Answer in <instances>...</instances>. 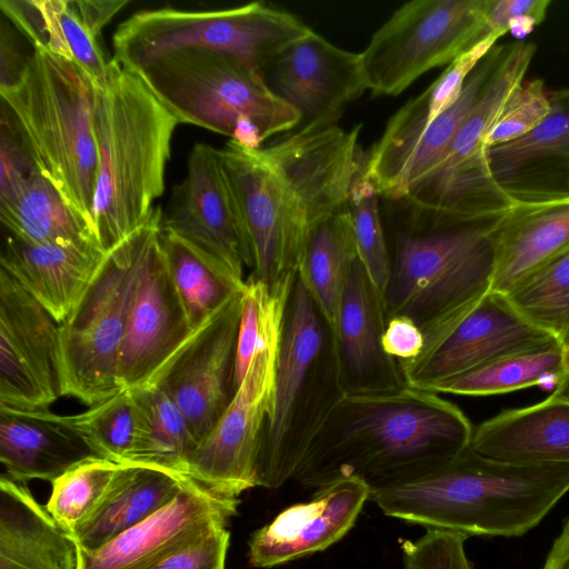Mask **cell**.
Here are the masks:
<instances>
[{
  "label": "cell",
  "instance_id": "cell-1",
  "mask_svg": "<svg viewBox=\"0 0 569 569\" xmlns=\"http://www.w3.org/2000/svg\"><path fill=\"white\" fill-rule=\"evenodd\" d=\"M473 427L438 393L406 386L386 393L345 396L293 479L319 488L356 477L373 491L419 478L470 447Z\"/></svg>",
  "mask_w": 569,
  "mask_h": 569
},
{
  "label": "cell",
  "instance_id": "cell-2",
  "mask_svg": "<svg viewBox=\"0 0 569 569\" xmlns=\"http://www.w3.org/2000/svg\"><path fill=\"white\" fill-rule=\"evenodd\" d=\"M569 491V463L518 465L470 447L413 480L373 491L392 518L479 537H519Z\"/></svg>",
  "mask_w": 569,
  "mask_h": 569
},
{
  "label": "cell",
  "instance_id": "cell-3",
  "mask_svg": "<svg viewBox=\"0 0 569 569\" xmlns=\"http://www.w3.org/2000/svg\"><path fill=\"white\" fill-rule=\"evenodd\" d=\"M113 61V60H112ZM97 88L93 227L107 251L143 224L164 191L177 119L141 79L113 61Z\"/></svg>",
  "mask_w": 569,
  "mask_h": 569
},
{
  "label": "cell",
  "instance_id": "cell-4",
  "mask_svg": "<svg viewBox=\"0 0 569 569\" xmlns=\"http://www.w3.org/2000/svg\"><path fill=\"white\" fill-rule=\"evenodd\" d=\"M97 88L74 63L39 48L26 58L18 79L0 88L2 114L36 170L92 227Z\"/></svg>",
  "mask_w": 569,
  "mask_h": 569
},
{
  "label": "cell",
  "instance_id": "cell-5",
  "mask_svg": "<svg viewBox=\"0 0 569 569\" xmlns=\"http://www.w3.org/2000/svg\"><path fill=\"white\" fill-rule=\"evenodd\" d=\"M391 202L396 209L387 234L390 274L382 295L387 320L405 316L423 330L490 290L495 270L490 233L502 214L463 220Z\"/></svg>",
  "mask_w": 569,
  "mask_h": 569
},
{
  "label": "cell",
  "instance_id": "cell-6",
  "mask_svg": "<svg viewBox=\"0 0 569 569\" xmlns=\"http://www.w3.org/2000/svg\"><path fill=\"white\" fill-rule=\"evenodd\" d=\"M345 396L336 330L297 272L279 348L273 408L258 460V486L276 489L293 478Z\"/></svg>",
  "mask_w": 569,
  "mask_h": 569
},
{
  "label": "cell",
  "instance_id": "cell-7",
  "mask_svg": "<svg viewBox=\"0 0 569 569\" xmlns=\"http://www.w3.org/2000/svg\"><path fill=\"white\" fill-rule=\"evenodd\" d=\"M137 74L179 123L194 124L259 149L291 132L300 113L268 86L264 74L219 52L187 50L162 56Z\"/></svg>",
  "mask_w": 569,
  "mask_h": 569
},
{
  "label": "cell",
  "instance_id": "cell-8",
  "mask_svg": "<svg viewBox=\"0 0 569 569\" xmlns=\"http://www.w3.org/2000/svg\"><path fill=\"white\" fill-rule=\"evenodd\" d=\"M311 31L292 13L264 2L219 10H141L114 31L112 60L136 73L172 52L211 51L264 74L280 53Z\"/></svg>",
  "mask_w": 569,
  "mask_h": 569
},
{
  "label": "cell",
  "instance_id": "cell-9",
  "mask_svg": "<svg viewBox=\"0 0 569 569\" xmlns=\"http://www.w3.org/2000/svg\"><path fill=\"white\" fill-rule=\"evenodd\" d=\"M162 213L154 207L143 224L107 250L86 293L59 325L62 396L91 407L122 391L118 360L129 305Z\"/></svg>",
  "mask_w": 569,
  "mask_h": 569
},
{
  "label": "cell",
  "instance_id": "cell-10",
  "mask_svg": "<svg viewBox=\"0 0 569 569\" xmlns=\"http://www.w3.org/2000/svg\"><path fill=\"white\" fill-rule=\"evenodd\" d=\"M532 41L496 44L479 98L438 166L400 200L416 209L455 219L503 214L513 202L493 180L486 137L503 102L523 80L536 53Z\"/></svg>",
  "mask_w": 569,
  "mask_h": 569
},
{
  "label": "cell",
  "instance_id": "cell-11",
  "mask_svg": "<svg viewBox=\"0 0 569 569\" xmlns=\"http://www.w3.org/2000/svg\"><path fill=\"white\" fill-rule=\"evenodd\" d=\"M219 153L250 257L249 277L269 289L293 280L311 231L299 198L262 147L228 140Z\"/></svg>",
  "mask_w": 569,
  "mask_h": 569
},
{
  "label": "cell",
  "instance_id": "cell-12",
  "mask_svg": "<svg viewBox=\"0 0 569 569\" xmlns=\"http://www.w3.org/2000/svg\"><path fill=\"white\" fill-rule=\"evenodd\" d=\"M488 2L415 0L401 6L361 52L369 90L397 96L478 44Z\"/></svg>",
  "mask_w": 569,
  "mask_h": 569
},
{
  "label": "cell",
  "instance_id": "cell-13",
  "mask_svg": "<svg viewBox=\"0 0 569 569\" xmlns=\"http://www.w3.org/2000/svg\"><path fill=\"white\" fill-rule=\"evenodd\" d=\"M422 333L419 356L399 362L406 385L422 390L492 360L560 343L492 290L448 311Z\"/></svg>",
  "mask_w": 569,
  "mask_h": 569
},
{
  "label": "cell",
  "instance_id": "cell-14",
  "mask_svg": "<svg viewBox=\"0 0 569 569\" xmlns=\"http://www.w3.org/2000/svg\"><path fill=\"white\" fill-rule=\"evenodd\" d=\"M281 337L254 355L231 403L188 460L184 476L218 496L237 498L258 487V460L273 408Z\"/></svg>",
  "mask_w": 569,
  "mask_h": 569
},
{
  "label": "cell",
  "instance_id": "cell-15",
  "mask_svg": "<svg viewBox=\"0 0 569 569\" xmlns=\"http://www.w3.org/2000/svg\"><path fill=\"white\" fill-rule=\"evenodd\" d=\"M242 292L208 318L150 383L161 388L179 407L198 445L216 426L238 389Z\"/></svg>",
  "mask_w": 569,
  "mask_h": 569
},
{
  "label": "cell",
  "instance_id": "cell-16",
  "mask_svg": "<svg viewBox=\"0 0 569 569\" xmlns=\"http://www.w3.org/2000/svg\"><path fill=\"white\" fill-rule=\"evenodd\" d=\"M61 396L59 323L0 268V406L46 410Z\"/></svg>",
  "mask_w": 569,
  "mask_h": 569
},
{
  "label": "cell",
  "instance_id": "cell-17",
  "mask_svg": "<svg viewBox=\"0 0 569 569\" xmlns=\"http://www.w3.org/2000/svg\"><path fill=\"white\" fill-rule=\"evenodd\" d=\"M166 262L161 229L146 252L129 305L118 360V385H150L194 333Z\"/></svg>",
  "mask_w": 569,
  "mask_h": 569
},
{
  "label": "cell",
  "instance_id": "cell-18",
  "mask_svg": "<svg viewBox=\"0 0 569 569\" xmlns=\"http://www.w3.org/2000/svg\"><path fill=\"white\" fill-rule=\"evenodd\" d=\"M271 90L301 116L297 129L337 126L345 107L369 90L361 52L341 49L311 31L264 70Z\"/></svg>",
  "mask_w": 569,
  "mask_h": 569
},
{
  "label": "cell",
  "instance_id": "cell-19",
  "mask_svg": "<svg viewBox=\"0 0 569 569\" xmlns=\"http://www.w3.org/2000/svg\"><path fill=\"white\" fill-rule=\"evenodd\" d=\"M161 228L243 278V267L251 264L250 257L219 149L207 143L192 147L187 174L173 188Z\"/></svg>",
  "mask_w": 569,
  "mask_h": 569
},
{
  "label": "cell",
  "instance_id": "cell-20",
  "mask_svg": "<svg viewBox=\"0 0 569 569\" xmlns=\"http://www.w3.org/2000/svg\"><path fill=\"white\" fill-rule=\"evenodd\" d=\"M238 498L218 496L187 478L162 509L92 551L79 549L78 569H150L164 557L237 513Z\"/></svg>",
  "mask_w": 569,
  "mask_h": 569
},
{
  "label": "cell",
  "instance_id": "cell-21",
  "mask_svg": "<svg viewBox=\"0 0 569 569\" xmlns=\"http://www.w3.org/2000/svg\"><path fill=\"white\" fill-rule=\"evenodd\" d=\"M370 496L368 485L356 477L317 488L310 501L288 507L252 533L251 566L270 568L327 549L353 527Z\"/></svg>",
  "mask_w": 569,
  "mask_h": 569
},
{
  "label": "cell",
  "instance_id": "cell-22",
  "mask_svg": "<svg viewBox=\"0 0 569 569\" xmlns=\"http://www.w3.org/2000/svg\"><path fill=\"white\" fill-rule=\"evenodd\" d=\"M486 39L453 60L423 92L407 101L366 156L365 176L388 201L405 194V178L420 140L435 120L460 97L477 64L496 46Z\"/></svg>",
  "mask_w": 569,
  "mask_h": 569
},
{
  "label": "cell",
  "instance_id": "cell-23",
  "mask_svg": "<svg viewBox=\"0 0 569 569\" xmlns=\"http://www.w3.org/2000/svg\"><path fill=\"white\" fill-rule=\"evenodd\" d=\"M550 97V113L536 129L487 147L490 173L513 203L569 200V89Z\"/></svg>",
  "mask_w": 569,
  "mask_h": 569
},
{
  "label": "cell",
  "instance_id": "cell-24",
  "mask_svg": "<svg viewBox=\"0 0 569 569\" xmlns=\"http://www.w3.org/2000/svg\"><path fill=\"white\" fill-rule=\"evenodd\" d=\"M386 325L382 296L358 257L348 276L336 325L346 396L386 393L407 386L399 362L382 348Z\"/></svg>",
  "mask_w": 569,
  "mask_h": 569
},
{
  "label": "cell",
  "instance_id": "cell-25",
  "mask_svg": "<svg viewBox=\"0 0 569 569\" xmlns=\"http://www.w3.org/2000/svg\"><path fill=\"white\" fill-rule=\"evenodd\" d=\"M106 252L94 243L33 244L8 233L0 268L61 325L91 284Z\"/></svg>",
  "mask_w": 569,
  "mask_h": 569
},
{
  "label": "cell",
  "instance_id": "cell-26",
  "mask_svg": "<svg viewBox=\"0 0 569 569\" xmlns=\"http://www.w3.org/2000/svg\"><path fill=\"white\" fill-rule=\"evenodd\" d=\"M495 270L490 290L507 293L569 251V200L513 203L490 233Z\"/></svg>",
  "mask_w": 569,
  "mask_h": 569
},
{
  "label": "cell",
  "instance_id": "cell-27",
  "mask_svg": "<svg viewBox=\"0 0 569 569\" xmlns=\"http://www.w3.org/2000/svg\"><path fill=\"white\" fill-rule=\"evenodd\" d=\"M90 457L97 456L64 416L0 406V461L12 480L52 482Z\"/></svg>",
  "mask_w": 569,
  "mask_h": 569
},
{
  "label": "cell",
  "instance_id": "cell-28",
  "mask_svg": "<svg viewBox=\"0 0 569 569\" xmlns=\"http://www.w3.org/2000/svg\"><path fill=\"white\" fill-rule=\"evenodd\" d=\"M79 548L23 485L0 478V569H78Z\"/></svg>",
  "mask_w": 569,
  "mask_h": 569
},
{
  "label": "cell",
  "instance_id": "cell-29",
  "mask_svg": "<svg viewBox=\"0 0 569 569\" xmlns=\"http://www.w3.org/2000/svg\"><path fill=\"white\" fill-rule=\"evenodd\" d=\"M470 448L510 463H569V402L548 397L505 410L473 428Z\"/></svg>",
  "mask_w": 569,
  "mask_h": 569
},
{
  "label": "cell",
  "instance_id": "cell-30",
  "mask_svg": "<svg viewBox=\"0 0 569 569\" xmlns=\"http://www.w3.org/2000/svg\"><path fill=\"white\" fill-rule=\"evenodd\" d=\"M187 477L132 463H119L97 508L71 537L92 551L149 518L181 491Z\"/></svg>",
  "mask_w": 569,
  "mask_h": 569
},
{
  "label": "cell",
  "instance_id": "cell-31",
  "mask_svg": "<svg viewBox=\"0 0 569 569\" xmlns=\"http://www.w3.org/2000/svg\"><path fill=\"white\" fill-rule=\"evenodd\" d=\"M0 8L33 48L74 63L100 87L109 81L114 63L83 22L76 0H1Z\"/></svg>",
  "mask_w": 569,
  "mask_h": 569
},
{
  "label": "cell",
  "instance_id": "cell-32",
  "mask_svg": "<svg viewBox=\"0 0 569 569\" xmlns=\"http://www.w3.org/2000/svg\"><path fill=\"white\" fill-rule=\"evenodd\" d=\"M0 218L9 234L28 243H94L101 247L93 227L36 169L0 198Z\"/></svg>",
  "mask_w": 569,
  "mask_h": 569
},
{
  "label": "cell",
  "instance_id": "cell-33",
  "mask_svg": "<svg viewBox=\"0 0 569 569\" xmlns=\"http://www.w3.org/2000/svg\"><path fill=\"white\" fill-rule=\"evenodd\" d=\"M130 391L137 410L136 433L121 463L153 467L186 477L188 460L198 442L184 415L156 385Z\"/></svg>",
  "mask_w": 569,
  "mask_h": 569
},
{
  "label": "cell",
  "instance_id": "cell-34",
  "mask_svg": "<svg viewBox=\"0 0 569 569\" xmlns=\"http://www.w3.org/2000/svg\"><path fill=\"white\" fill-rule=\"evenodd\" d=\"M161 244L170 277L193 330L243 291V278L218 259L162 228Z\"/></svg>",
  "mask_w": 569,
  "mask_h": 569
},
{
  "label": "cell",
  "instance_id": "cell-35",
  "mask_svg": "<svg viewBox=\"0 0 569 569\" xmlns=\"http://www.w3.org/2000/svg\"><path fill=\"white\" fill-rule=\"evenodd\" d=\"M357 258L348 207L310 231L298 273L335 330L348 276Z\"/></svg>",
  "mask_w": 569,
  "mask_h": 569
},
{
  "label": "cell",
  "instance_id": "cell-36",
  "mask_svg": "<svg viewBox=\"0 0 569 569\" xmlns=\"http://www.w3.org/2000/svg\"><path fill=\"white\" fill-rule=\"evenodd\" d=\"M565 372V349L559 343L492 360L439 381L427 391L480 397L533 386L555 388Z\"/></svg>",
  "mask_w": 569,
  "mask_h": 569
},
{
  "label": "cell",
  "instance_id": "cell-37",
  "mask_svg": "<svg viewBox=\"0 0 569 569\" xmlns=\"http://www.w3.org/2000/svg\"><path fill=\"white\" fill-rule=\"evenodd\" d=\"M503 295L530 323L560 340L569 322V251Z\"/></svg>",
  "mask_w": 569,
  "mask_h": 569
},
{
  "label": "cell",
  "instance_id": "cell-38",
  "mask_svg": "<svg viewBox=\"0 0 569 569\" xmlns=\"http://www.w3.org/2000/svg\"><path fill=\"white\" fill-rule=\"evenodd\" d=\"M295 279L274 289H269L251 277L246 280L237 346L238 387L254 355L282 336L287 305Z\"/></svg>",
  "mask_w": 569,
  "mask_h": 569
},
{
  "label": "cell",
  "instance_id": "cell-39",
  "mask_svg": "<svg viewBox=\"0 0 569 569\" xmlns=\"http://www.w3.org/2000/svg\"><path fill=\"white\" fill-rule=\"evenodd\" d=\"M118 465L108 459L90 457L51 482L46 508L70 536L97 508Z\"/></svg>",
  "mask_w": 569,
  "mask_h": 569
},
{
  "label": "cell",
  "instance_id": "cell-40",
  "mask_svg": "<svg viewBox=\"0 0 569 569\" xmlns=\"http://www.w3.org/2000/svg\"><path fill=\"white\" fill-rule=\"evenodd\" d=\"M64 417L97 457L121 463L129 453L137 423L130 390H122L81 413Z\"/></svg>",
  "mask_w": 569,
  "mask_h": 569
},
{
  "label": "cell",
  "instance_id": "cell-41",
  "mask_svg": "<svg viewBox=\"0 0 569 569\" xmlns=\"http://www.w3.org/2000/svg\"><path fill=\"white\" fill-rule=\"evenodd\" d=\"M495 56L496 46L469 74L459 99L440 114L423 134L406 173L403 197L413 186L427 177L442 159L456 133L475 107L491 70Z\"/></svg>",
  "mask_w": 569,
  "mask_h": 569
},
{
  "label": "cell",
  "instance_id": "cell-42",
  "mask_svg": "<svg viewBox=\"0 0 569 569\" xmlns=\"http://www.w3.org/2000/svg\"><path fill=\"white\" fill-rule=\"evenodd\" d=\"M379 198L376 187L363 171L351 187L347 206L358 257L382 296L390 274V254Z\"/></svg>",
  "mask_w": 569,
  "mask_h": 569
},
{
  "label": "cell",
  "instance_id": "cell-43",
  "mask_svg": "<svg viewBox=\"0 0 569 569\" xmlns=\"http://www.w3.org/2000/svg\"><path fill=\"white\" fill-rule=\"evenodd\" d=\"M551 97L541 79L522 81L503 102L487 137L492 147L519 139L536 129L550 113Z\"/></svg>",
  "mask_w": 569,
  "mask_h": 569
},
{
  "label": "cell",
  "instance_id": "cell-44",
  "mask_svg": "<svg viewBox=\"0 0 569 569\" xmlns=\"http://www.w3.org/2000/svg\"><path fill=\"white\" fill-rule=\"evenodd\" d=\"M467 536L427 529L417 540H402L403 569H472L465 551Z\"/></svg>",
  "mask_w": 569,
  "mask_h": 569
},
{
  "label": "cell",
  "instance_id": "cell-45",
  "mask_svg": "<svg viewBox=\"0 0 569 569\" xmlns=\"http://www.w3.org/2000/svg\"><path fill=\"white\" fill-rule=\"evenodd\" d=\"M550 0H489L479 42L510 32L523 40L546 18Z\"/></svg>",
  "mask_w": 569,
  "mask_h": 569
},
{
  "label": "cell",
  "instance_id": "cell-46",
  "mask_svg": "<svg viewBox=\"0 0 569 569\" xmlns=\"http://www.w3.org/2000/svg\"><path fill=\"white\" fill-rule=\"evenodd\" d=\"M226 523L198 535L150 569H224L230 533Z\"/></svg>",
  "mask_w": 569,
  "mask_h": 569
},
{
  "label": "cell",
  "instance_id": "cell-47",
  "mask_svg": "<svg viewBox=\"0 0 569 569\" xmlns=\"http://www.w3.org/2000/svg\"><path fill=\"white\" fill-rule=\"evenodd\" d=\"M0 198L16 189L36 168L9 120L1 116Z\"/></svg>",
  "mask_w": 569,
  "mask_h": 569
},
{
  "label": "cell",
  "instance_id": "cell-48",
  "mask_svg": "<svg viewBox=\"0 0 569 569\" xmlns=\"http://www.w3.org/2000/svg\"><path fill=\"white\" fill-rule=\"evenodd\" d=\"M423 347V333L410 318L396 316L387 320L382 336V348L398 362L409 361L419 356Z\"/></svg>",
  "mask_w": 569,
  "mask_h": 569
},
{
  "label": "cell",
  "instance_id": "cell-49",
  "mask_svg": "<svg viewBox=\"0 0 569 569\" xmlns=\"http://www.w3.org/2000/svg\"><path fill=\"white\" fill-rule=\"evenodd\" d=\"M128 3V0H76L83 22L97 37H100L103 27Z\"/></svg>",
  "mask_w": 569,
  "mask_h": 569
},
{
  "label": "cell",
  "instance_id": "cell-50",
  "mask_svg": "<svg viewBox=\"0 0 569 569\" xmlns=\"http://www.w3.org/2000/svg\"><path fill=\"white\" fill-rule=\"evenodd\" d=\"M542 569H569V517L549 550Z\"/></svg>",
  "mask_w": 569,
  "mask_h": 569
},
{
  "label": "cell",
  "instance_id": "cell-51",
  "mask_svg": "<svg viewBox=\"0 0 569 569\" xmlns=\"http://www.w3.org/2000/svg\"><path fill=\"white\" fill-rule=\"evenodd\" d=\"M549 398L569 402V370H567L559 382L552 389Z\"/></svg>",
  "mask_w": 569,
  "mask_h": 569
},
{
  "label": "cell",
  "instance_id": "cell-52",
  "mask_svg": "<svg viewBox=\"0 0 569 569\" xmlns=\"http://www.w3.org/2000/svg\"><path fill=\"white\" fill-rule=\"evenodd\" d=\"M560 343L563 347V349L569 348V322H568L563 333L560 337Z\"/></svg>",
  "mask_w": 569,
  "mask_h": 569
},
{
  "label": "cell",
  "instance_id": "cell-53",
  "mask_svg": "<svg viewBox=\"0 0 569 569\" xmlns=\"http://www.w3.org/2000/svg\"><path fill=\"white\" fill-rule=\"evenodd\" d=\"M565 366H566V371L569 370V348L565 349Z\"/></svg>",
  "mask_w": 569,
  "mask_h": 569
}]
</instances>
